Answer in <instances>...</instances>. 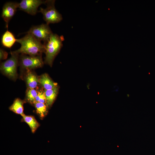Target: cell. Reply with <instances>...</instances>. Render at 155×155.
<instances>
[{"instance_id":"obj_14","label":"cell","mask_w":155,"mask_h":155,"mask_svg":"<svg viewBox=\"0 0 155 155\" xmlns=\"http://www.w3.org/2000/svg\"><path fill=\"white\" fill-rule=\"evenodd\" d=\"M24 102L19 98H16L13 104L9 107L10 110L21 116L24 114L23 113V105Z\"/></svg>"},{"instance_id":"obj_9","label":"cell","mask_w":155,"mask_h":155,"mask_svg":"<svg viewBox=\"0 0 155 155\" xmlns=\"http://www.w3.org/2000/svg\"><path fill=\"white\" fill-rule=\"evenodd\" d=\"M16 41V39L13 34L8 30L4 33L2 36V44L5 47L11 48Z\"/></svg>"},{"instance_id":"obj_3","label":"cell","mask_w":155,"mask_h":155,"mask_svg":"<svg viewBox=\"0 0 155 155\" xmlns=\"http://www.w3.org/2000/svg\"><path fill=\"white\" fill-rule=\"evenodd\" d=\"M55 0H46L45 4L46 7L45 9L40 7L38 11L42 14L43 19L48 25L59 23L63 19L61 15L55 8Z\"/></svg>"},{"instance_id":"obj_1","label":"cell","mask_w":155,"mask_h":155,"mask_svg":"<svg viewBox=\"0 0 155 155\" xmlns=\"http://www.w3.org/2000/svg\"><path fill=\"white\" fill-rule=\"evenodd\" d=\"M16 42L21 45L20 48L14 51L18 54L21 53L35 56L41 55L45 51L44 44L30 34H27L21 38L16 39Z\"/></svg>"},{"instance_id":"obj_2","label":"cell","mask_w":155,"mask_h":155,"mask_svg":"<svg viewBox=\"0 0 155 155\" xmlns=\"http://www.w3.org/2000/svg\"><path fill=\"white\" fill-rule=\"evenodd\" d=\"M64 40L62 36L52 33L48 41L43 44L46 56L45 63L52 66L53 60L63 46Z\"/></svg>"},{"instance_id":"obj_15","label":"cell","mask_w":155,"mask_h":155,"mask_svg":"<svg viewBox=\"0 0 155 155\" xmlns=\"http://www.w3.org/2000/svg\"><path fill=\"white\" fill-rule=\"evenodd\" d=\"M36 113L41 119H43L48 113V107L45 104L35 102L34 104Z\"/></svg>"},{"instance_id":"obj_18","label":"cell","mask_w":155,"mask_h":155,"mask_svg":"<svg viewBox=\"0 0 155 155\" xmlns=\"http://www.w3.org/2000/svg\"><path fill=\"white\" fill-rule=\"evenodd\" d=\"M7 53L2 49L0 50V59L1 60H5L6 59L8 56Z\"/></svg>"},{"instance_id":"obj_12","label":"cell","mask_w":155,"mask_h":155,"mask_svg":"<svg viewBox=\"0 0 155 155\" xmlns=\"http://www.w3.org/2000/svg\"><path fill=\"white\" fill-rule=\"evenodd\" d=\"M28 71L26 76V80L28 88L34 89L36 88L38 84L39 78L30 70Z\"/></svg>"},{"instance_id":"obj_5","label":"cell","mask_w":155,"mask_h":155,"mask_svg":"<svg viewBox=\"0 0 155 155\" xmlns=\"http://www.w3.org/2000/svg\"><path fill=\"white\" fill-rule=\"evenodd\" d=\"M26 33L32 34L38 40L43 41L44 43L48 41L53 33L49 25L46 24L33 26Z\"/></svg>"},{"instance_id":"obj_8","label":"cell","mask_w":155,"mask_h":155,"mask_svg":"<svg viewBox=\"0 0 155 155\" xmlns=\"http://www.w3.org/2000/svg\"><path fill=\"white\" fill-rule=\"evenodd\" d=\"M18 6L19 3L9 2L6 3L3 7L1 17L5 22L6 27L7 29L8 23L15 14Z\"/></svg>"},{"instance_id":"obj_6","label":"cell","mask_w":155,"mask_h":155,"mask_svg":"<svg viewBox=\"0 0 155 155\" xmlns=\"http://www.w3.org/2000/svg\"><path fill=\"white\" fill-rule=\"evenodd\" d=\"M20 63L23 69L27 70L41 67L43 65L41 55L32 56L22 55L21 56Z\"/></svg>"},{"instance_id":"obj_11","label":"cell","mask_w":155,"mask_h":155,"mask_svg":"<svg viewBox=\"0 0 155 155\" xmlns=\"http://www.w3.org/2000/svg\"><path fill=\"white\" fill-rule=\"evenodd\" d=\"M58 87L57 86L52 89L44 91L46 98V104L48 108L53 103L58 94Z\"/></svg>"},{"instance_id":"obj_17","label":"cell","mask_w":155,"mask_h":155,"mask_svg":"<svg viewBox=\"0 0 155 155\" xmlns=\"http://www.w3.org/2000/svg\"><path fill=\"white\" fill-rule=\"evenodd\" d=\"M35 102L46 104V98L44 91L40 90L38 91V94L35 99Z\"/></svg>"},{"instance_id":"obj_16","label":"cell","mask_w":155,"mask_h":155,"mask_svg":"<svg viewBox=\"0 0 155 155\" xmlns=\"http://www.w3.org/2000/svg\"><path fill=\"white\" fill-rule=\"evenodd\" d=\"M38 94V91L34 89L28 88L26 92V98L31 103L34 104Z\"/></svg>"},{"instance_id":"obj_10","label":"cell","mask_w":155,"mask_h":155,"mask_svg":"<svg viewBox=\"0 0 155 155\" xmlns=\"http://www.w3.org/2000/svg\"><path fill=\"white\" fill-rule=\"evenodd\" d=\"M39 82L44 90L51 89L57 86L56 84L46 73L43 74L39 78Z\"/></svg>"},{"instance_id":"obj_7","label":"cell","mask_w":155,"mask_h":155,"mask_svg":"<svg viewBox=\"0 0 155 155\" xmlns=\"http://www.w3.org/2000/svg\"><path fill=\"white\" fill-rule=\"evenodd\" d=\"M46 1L41 0H22L19 3L18 8L20 10L32 15H34L38 12V8Z\"/></svg>"},{"instance_id":"obj_13","label":"cell","mask_w":155,"mask_h":155,"mask_svg":"<svg viewBox=\"0 0 155 155\" xmlns=\"http://www.w3.org/2000/svg\"><path fill=\"white\" fill-rule=\"evenodd\" d=\"M22 116L23 121L28 124L32 132L34 133L40 126L39 124L32 116L26 115L24 114Z\"/></svg>"},{"instance_id":"obj_4","label":"cell","mask_w":155,"mask_h":155,"mask_svg":"<svg viewBox=\"0 0 155 155\" xmlns=\"http://www.w3.org/2000/svg\"><path fill=\"white\" fill-rule=\"evenodd\" d=\"M18 60V54L14 51L11 52L10 57L1 65L0 70L2 72L10 79H16L17 77Z\"/></svg>"}]
</instances>
